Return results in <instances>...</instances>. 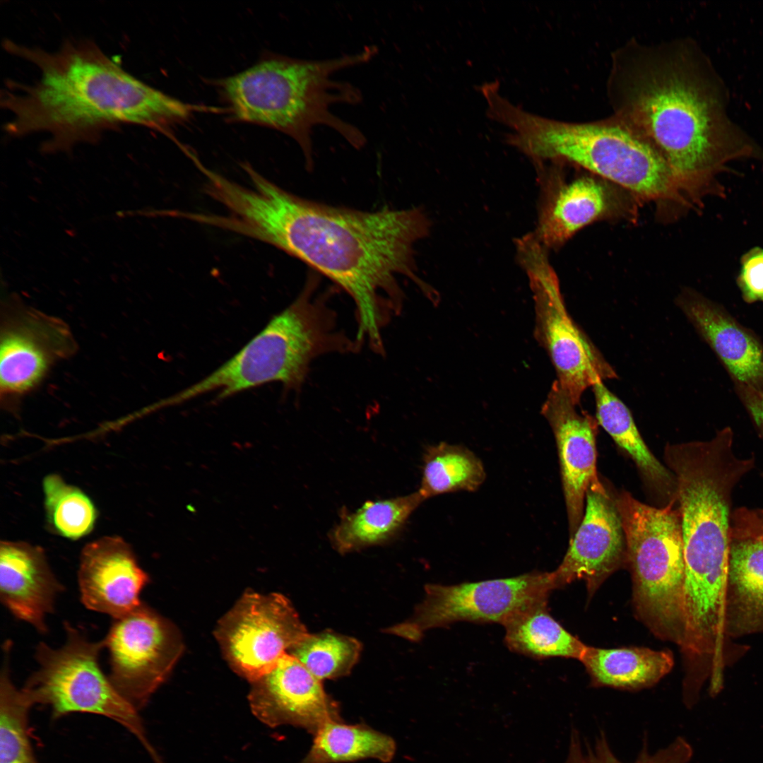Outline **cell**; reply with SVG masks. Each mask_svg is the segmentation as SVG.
<instances>
[{"label": "cell", "instance_id": "obj_1", "mask_svg": "<svg viewBox=\"0 0 763 763\" xmlns=\"http://www.w3.org/2000/svg\"><path fill=\"white\" fill-rule=\"evenodd\" d=\"M252 183L232 181L218 199L228 211L218 227L270 244L307 264L347 292L356 306V341L382 350V331L401 308V276L425 293L430 288L415 274L414 245L430 232L421 209L365 212L334 207L293 195L242 166Z\"/></svg>", "mask_w": 763, "mask_h": 763}, {"label": "cell", "instance_id": "obj_2", "mask_svg": "<svg viewBox=\"0 0 763 763\" xmlns=\"http://www.w3.org/2000/svg\"><path fill=\"white\" fill-rule=\"evenodd\" d=\"M606 94L613 115L664 158L687 200L723 198L721 176L763 150L726 112L724 86L690 39L646 44L632 39L611 53Z\"/></svg>", "mask_w": 763, "mask_h": 763}, {"label": "cell", "instance_id": "obj_3", "mask_svg": "<svg viewBox=\"0 0 763 763\" xmlns=\"http://www.w3.org/2000/svg\"><path fill=\"white\" fill-rule=\"evenodd\" d=\"M5 49L32 64L39 76L28 84L10 81L1 106L11 136H49L45 153L95 143L107 130L138 125L169 134L206 107L187 103L126 71L90 40H67L56 51L6 40Z\"/></svg>", "mask_w": 763, "mask_h": 763}, {"label": "cell", "instance_id": "obj_4", "mask_svg": "<svg viewBox=\"0 0 763 763\" xmlns=\"http://www.w3.org/2000/svg\"><path fill=\"white\" fill-rule=\"evenodd\" d=\"M375 46L323 60L270 55L220 81L221 95L233 120L269 127L291 137L300 147L307 166L313 162L312 131L329 127L356 148L366 139L361 131L335 115L334 105H357L362 93L355 85L333 78L335 73L368 62Z\"/></svg>", "mask_w": 763, "mask_h": 763}, {"label": "cell", "instance_id": "obj_5", "mask_svg": "<svg viewBox=\"0 0 763 763\" xmlns=\"http://www.w3.org/2000/svg\"><path fill=\"white\" fill-rule=\"evenodd\" d=\"M487 114L510 130L506 141L536 166L575 164L642 199L689 206L662 155L613 114L587 122L555 120L527 112L498 93L488 99Z\"/></svg>", "mask_w": 763, "mask_h": 763}, {"label": "cell", "instance_id": "obj_6", "mask_svg": "<svg viewBox=\"0 0 763 763\" xmlns=\"http://www.w3.org/2000/svg\"><path fill=\"white\" fill-rule=\"evenodd\" d=\"M314 293L304 288L233 356L196 383L158 401L159 408L213 392L222 400L271 382L299 389L314 359L342 352L345 345L334 312Z\"/></svg>", "mask_w": 763, "mask_h": 763}, {"label": "cell", "instance_id": "obj_7", "mask_svg": "<svg viewBox=\"0 0 763 763\" xmlns=\"http://www.w3.org/2000/svg\"><path fill=\"white\" fill-rule=\"evenodd\" d=\"M613 497L625 535L636 615L655 636L680 646L685 562L676 499L657 508L624 490Z\"/></svg>", "mask_w": 763, "mask_h": 763}, {"label": "cell", "instance_id": "obj_8", "mask_svg": "<svg viewBox=\"0 0 763 763\" xmlns=\"http://www.w3.org/2000/svg\"><path fill=\"white\" fill-rule=\"evenodd\" d=\"M64 627L66 641L61 647L44 642L36 647L38 668L23 687L34 704L49 706L55 718L74 713L109 718L150 748L138 711L117 692L100 666L103 639L90 641L68 622Z\"/></svg>", "mask_w": 763, "mask_h": 763}, {"label": "cell", "instance_id": "obj_9", "mask_svg": "<svg viewBox=\"0 0 763 763\" xmlns=\"http://www.w3.org/2000/svg\"><path fill=\"white\" fill-rule=\"evenodd\" d=\"M516 245L533 291L536 338L554 365L555 381L578 405L587 388L615 378L616 373L569 315L545 247L533 233L519 239Z\"/></svg>", "mask_w": 763, "mask_h": 763}, {"label": "cell", "instance_id": "obj_10", "mask_svg": "<svg viewBox=\"0 0 763 763\" xmlns=\"http://www.w3.org/2000/svg\"><path fill=\"white\" fill-rule=\"evenodd\" d=\"M553 590L550 573L537 571L454 585L428 584L425 586V598L413 616L385 632L418 641L427 630L456 622H495L504 626L519 614L548 603Z\"/></svg>", "mask_w": 763, "mask_h": 763}, {"label": "cell", "instance_id": "obj_11", "mask_svg": "<svg viewBox=\"0 0 763 763\" xmlns=\"http://www.w3.org/2000/svg\"><path fill=\"white\" fill-rule=\"evenodd\" d=\"M103 641L110 680L137 711L165 681L182 651L172 625L143 603L114 619Z\"/></svg>", "mask_w": 763, "mask_h": 763}, {"label": "cell", "instance_id": "obj_12", "mask_svg": "<svg viewBox=\"0 0 763 763\" xmlns=\"http://www.w3.org/2000/svg\"><path fill=\"white\" fill-rule=\"evenodd\" d=\"M216 637L232 668L250 682L269 671L309 632L280 593H244L221 619Z\"/></svg>", "mask_w": 763, "mask_h": 763}, {"label": "cell", "instance_id": "obj_13", "mask_svg": "<svg viewBox=\"0 0 763 763\" xmlns=\"http://www.w3.org/2000/svg\"><path fill=\"white\" fill-rule=\"evenodd\" d=\"M76 343L61 319L34 309L5 312L0 333V391L6 401L35 388L57 362L72 356Z\"/></svg>", "mask_w": 763, "mask_h": 763}, {"label": "cell", "instance_id": "obj_14", "mask_svg": "<svg viewBox=\"0 0 763 763\" xmlns=\"http://www.w3.org/2000/svg\"><path fill=\"white\" fill-rule=\"evenodd\" d=\"M624 565L627 545L622 523L613 495L599 480L588 487L582 521L550 576L555 589L583 579L591 597Z\"/></svg>", "mask_w": 763, "mask_h": 763}, {"label": "cell", "instance_id": "obj_15", "mask_svg": "<svg viewBox=\"0 0 763 763\" xmlns=\"http://www.w3.org/2000/svg\"><path fill=\"white\" fill-rule=\"evenodd\" d=\"M251 684L252 712L269 727L290 725L314 735L325 723L341 720L321 681L289 653Z\"/></svg>", "mask_w": 763, "mask_h": 763}, {"label": "cell", "instance_id": "obj_16", "mask_svg": "<svg viewBox=\"0 0 763 763\" xmlns=\"http://www.w3.org/2000/svg\"><path fill=\"white\" fill-rule=\"evenodd\" d=\"M577 406L555 381L541 410L557 444L569 539L582 521L588 487L599 480L596 447L598 423Z\"/></svg>", "mask_w": 763, "mask_h": 763}, {"label": "cell", "instance_id": "obj_17", "mask_svg": "<svg viewBox=\"0 0 763 763\" xmlns=\"http://www.w3.org/2000/svg\"><path fill=\"white\" fill-rule=\"evenodd\" d=\"M148 581L130 545L120 537H102L82 550L78 582L81 601L90 610L123 617L142 603L140 593Z\"/></svg>", "mask_w": 763, "mask_h": 763}, {"label": "cell", "instance_id": "obj_18", "mask_svg": "<svg viewBox=\"0 0 763 763\" xmlns=\"http://www.w3.org/2000/svg\"><path fill=\"white\" fill-rule=\"evenodd\" d=\"M540 175L541 198L534 233L545 248H557L591 223L615 214L621 199L610 182L581 177L564 183L544 167Z\"/></svg>", "mask_w": 763, "mask_h": 763}, {"label": "cell", "instance_id": "obj_19", "mask_svg": "<svg viewBox=\"0 0 763 763\" xmlns=\"http://www.w3.org/2000/svg\"><path fill=\"white\" fill-rule=\"evenodd\" d=\"M678 304L731 376L735 391H763V343L723 307L691 290Z\"/></svg>", "mask_w": 763, "mask_h": 763}, {"label": "cell", "instance_id": "obj_20", "mask_svg": "<svg viewBox=\"0 0 763 763\" xmlns=\"http://www.w3.org/2000/svg\"><path fill=\"white\" fill-rule=\"evenodd\" d=\"M64 589L48 564L43 550L25 542H1L0 599L16 619L46 634V617Z\"/></svg>", "mask_w": 763, "mask_h": 763}, {"label": "cell", "instance_id": "obj_21", "mask_svg": "<svg viewBox=\"0 0 763 763\" xmlns=\"http://www.w3.org/2000/svg\"><path fill=\"white\" fill-rule=\"evenodd\" d=\"M726 617L733 639L763 632V539H731Z\"/></svg>", "mask_w": 763, "mask_h": 763}, {"label": "cell", "instance_id": "obj_22", "mask_svg": "<svg viewBox=\"0 0 763 763\" xmlns=\"http://www.w3.org/2000/svg\"><path fill=\"white\" fill-rule=\"evenodd\" d=\"M425 499L419 491L393 498L368 501L353 512H344L329 533L341 554L389 543L401 531L413 512Z\"/></svg>", "mask_w": 763, "mask_h": 763}, {"label": "cell", "instance_id": "obj_23", "mask_svg": "<svg viewBox=\"0 0 763 763\" xmlns=\"http://www.w3.org/2000/svg\"><path fill=\"white\" fill-rule=\"evenodd\" d=\"M594 686L635 690L649 687L673 666L668 651L644 647L603 649L586 646L579 660Z\"/></svg>", "mask_w": 763, "mask_h": 763}, {"label": "cell", "instance_id": "obj_24", "mask_svg": "<svg viewBox=\"0 0 763 763\" xmlns=\"http://www.w3.org/2000/svg\"><path fill=\"white\" fill-rule=\"evenodd\" d=\"M596 420L615 442L634 461L646 485L668 503L676 499L673 473L648 449L629 408L610 391L603 382L593 386Z\"/></svg>", "mask_w": 763, "mask_h": 763}, {"label": "cell", "instance_id": "obj_25", "mask_svg": "<svg viewBox=\"0 0 763 763\" xmlns=\"http://www.w3.org/2000/svg\"><path fill=\"white\" fill-rule=\"evenodd\" d=\"M395 740L365 724H347L342 720L325 723L314 735L312 746L299 763H343L365 759L391 762Z\"/></svg>", "mask_w": 763, "mask_h": 763}, {"label": "cell", "instance_id": "obj_26", "mask_svg": "<svg viewBox=\"0 0 763 763\" xmlns=\"http://www.w3.org/2000/svg\"><path fill=\"white\" fill-rule=\"evenodd\" d=\"M504 627L508 648L536 658L563 657L579 661L586 646L551 616L548 603L519 614Z\"/></svg>", "mask_w": 763, "mask_h": 763}, {"label": "cell", "instance_id": "obj_27", "mask_svg": "<svg viewBox=\"0 0 763 763\" xmlns=\"http://www.w3.org/2000/svg\"><path fill=\"white\" fill-rule=\"evenodd\" d=\"M485 478L484 466L475 454L443 442L426 449L418 491L425 499L459 491L474 492Z\"/></svg>", "mask_w": 763, "mask_h": 763}, {"label": "cell", "instance_id": "obj_28", "mask_svg": "<svg viewBox=\"0 0 763 763\" xmlns=\"http://www.w3.org/2000/svg\"><path fill=\"white\" fill-rule=\"evenodd\" d=\"M12 643L3 644L0 675V763H39L29 733V713L35 705L23 689H18L10 674Z\"/></svg>", "mask_w": 763, "mask_h": 763}, {"label": "cell", "instance_id": "obj_29", "mask_svg": "<svg viewBox=\"0 0 763 763\" xmlns=\"http://www.w3.org/2000/svg\"><path fill=\"white\" fill-rule=\"evenodd\" d=\"M42 488L47 521L59 536L79 539L94 528L97 509L82 490L66 483L57 474H49L43 480Z\"/></svg>", "mask_w": 763, "mask_h": 763}, {"label": "cell", "instance_id": "obj_30", "mask_svg": "<svg viewBox=\"0 0 763 763\" xmlns=\"http://www.w3.org/2000/svg\"><path fill=\"white\" fill-rule=\"evenodd\" d=\"M361 651V643L355 638L326 630L309 633L289 653L322 681L348 675Z\"/></svg>", "mask_w": 763, "mask_h": 763}, {"label": "cell", "instance_id": "obj_31", "mask_svg": "<svg viewBox=\"0 0 763 763\" xmlns=\"http://www.w3.org/2000/svg\"><path fill=\"white\" fill-rule=\"evenodd\" d=\"M692 756V749L682 737L677 738L668 747L650 754L644 745L633 763H687ZM564 763H624L611 750L605 735L602 733L593 745L581 740L577 730L572 728L569 753Z\"/></svg>", "mask_w": 763, "mask_h": 763}, {"label": "cell", "instance_id": "obj_32", "mask_svg": "<svg viewBox=\"0 0 763 763\" xmlns=\"http://www.w3.org/2000/svg\"><path fill=\"white\" fill-rule=\"evenodd\" d=\"M736 283L743 300L763 303V248L754 247L740 257Z\"/></svg>", "mask_w": 763, "mask_h": 763}, {"label": "cell", "instance_id": "obj_33", "mask_svg": "<svg viewBox=\"0 0 763 763\" xmlns=\"http://www.w3.org/2000/svg\"><path fill=\"white\" fill-rule=\"evenodd\" d=\"M759 435L763 439V391L736 390Z\"/></svg>", "mask_w": 763, "mask_h": 763}, {"label": "cell", "instance_id": "obj_34", "mask_svg": "<svg viewBox=\"0 0 763 763\" xmlns=\"http://www.w3.org/2000/svg\"><path fill=\"white\" fill-rule=\"evenodd\" d=\"M155 763H163L162 761L158 757L155 759Z\"/></svg>", "mask_w": 763, "mask_h": 763}, {"label": "cell", "instance_id": "obj_35", "mask_svg": "<svg viewBox=\"0 0 763 763\" xmlns=\"http://www.w3.org/2000/svg\"><path fill=\"white\" fill-rule=\"evenodd\" d=\"M761 476H762V478H763V472H762V473H761Z\"/></svg>", "mask_w": 763, "mask_h": 763}, {"label": "cell", "instance_id": "obj_36", "mask_svg": "<svg viewBox=\"0 0 763 763\" xmlns=\"http://www.w3.org/2000/svg\"><path fill=\"white\" fill-rule=\"evenodd\" d=\"M492 82H493V81H492ZM496 82H498V81H496ZM489 83H490V82H489ZM498 83H499V82H498ZM485 83H484V84H485ZM484 84H483V85H484ZM482 85H481V86H482ZM481 86H480V88H481Z\"/></svg>", "mask_w": 763, "mask_h": 763}]
</instances>
